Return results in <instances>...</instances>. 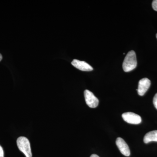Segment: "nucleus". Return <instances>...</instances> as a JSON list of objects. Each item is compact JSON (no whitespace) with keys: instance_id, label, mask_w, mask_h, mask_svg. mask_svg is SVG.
I'll use <instances>...</instances> for the list:
<instances>
[{"instance_id":"2","label":"nucleus","mask_w":157,"mask_h":157,"mask_svg":"<svg viewBox=\"0 0 157 157\" xmlns=\"http://www.w3.org/2000/svg\"><path fill=\"white\" fill-rule=\"evenodd\" d=\"M17 147L26 157H32L30 144L29 139L25 137H20L17 140Z\"/></svg>"},{"instance_id":"12","label":"nucleus","mask_w":157,"mask_h":157,"mask_svg":"<svg viewBox=\"0 0 157 157\" xmlns=\"http://www.w3.org/2000/svg\"><path fill=\"white\" fill-rule=\"evenodd\" d=\"M90 157H100L99 156H98V155L96 154H93L92 155H91L90 156Z\"/></svg>"},{"instance_id":"5","label":"nucleus","mask_w":157,"mask_h":157,"mask_svg":"<svg viewBox=\"0 0 157 157\" xmlns=\"http://www.w3.org/2000/svg\"><path fill=\"white\" fill-rule=\"evenodd\" d=\"M116 143L120 151L123 155L127 157L130 155L131 152L128 145L123 138L118 137L116 141Z\"/></svg>"},{"instance_id":"6","label":"nucleus","mask_w":157,"mask_h":157,"mask_svg":"<svg viewBox=\"0 0 157 157\" xmlns=\"http://www.w3.org/2000/svg\"><path fill=\"white\" fill-rule=\"evenodd\" d=\"M151 86V81L147 78L140 79L138 83L137 93L139 95L143 96Z\"/></svg>"},{"instance_id":"14","label":"nucleus","mask_w":157,"mask_h":157,"mask_svg":"<svg viewBox=\"0 0 157 157\" xmlns=\"http://www.w3.org/2000/svg\"><path fill=\"white\" fill-rule=\"evenodd\" d=\"M156 38H157V33L156 34Z\"/></svg>"},{"instance_id":"11","label":"nucleus","mask_w":157,"mask_h":157,"mask_svg":"<svg viewBox=\"0 0 157 157\" xmlns=\"http://www.w3.org/2000/svg\"><path fill=\"white\" fill-rule=\"evenodd\" d=\"M4 157V151H3V149L2 147L0 145V157Z\"/></svg>"},{"instance_id":"9","label":"nucleus","mask_w":157,"mask_h":157,"mask_svg":"<svg viewBox=\"0 0 157 157\" xmlns=\"http://www.w3.org/2000/svg\"><path fill=\"white\" fill-rule=\"evenodd\" d=\"M152 7L155 11H157V0H154L152 3Z\"/></svg>"},{"instance_id":"8","label":"nucleus","mask_w":157,"mask_h":157,"mask_svg":"<svg viewBox=\"0 0 157 157\" xmlns=\"http://www.w3.org/2000/svg\"><path fill=\"white\" fill-rule=\"evenodd\" d=\"M152 141L157 142V130L151 131L147 133L144 138V142L147 144Z\"/></svg>"},{"instance_id":"1","label":"nucleus","mask_w":157,"mask_h":157,"mask_svg":"<svg viewBox=\"0 0 157 157\" xmlns=\"http://www.w3.org/2000/svg\"><path fill=\"white\" fill-rule=\"evenodd\" d=\"M136 53L134 51L129 52L123 63V69L125 72H130L137 67Z\"/></svg>"},{"instance_id":"3","label":"nucleus","mask_w":157,"mask_h":157,"mask_svg":"<svg viewBox=\"0 0 157 157\" xmlns=\"http://www.w3.org/2000/svg\"><path fill=\"white\" fill-rule=\"evenodd\" d=\"M85 99L88 106L90 108H96L99 104V100L92 92L89 90H85L84 92Z\"/></svg>"},{"instance_id":"4","label":"nucleus","mask_w":157,"mask_h":157,"mask_svg":"<svg viewBox=\"0 0 157 157\" xmlns=\"http://www.w3.org/2000/svg\"><path fill=\"white\" fill-rule=\"evenodd\" d=\"M125 121L130 124H138L141 122V118L140 116L133 112H126L122 115Z\"/></svg>"},{"instance_id":"13","label":"nucleus","mask_w":157,"mask_h":157,"mask_svg":"<svg viewBox=\"0 0 157 157\" xmlns=\"http://www.w3.org/2000/svg\"><path fill=\"white\" fill-rule=\"evenodd\" d=\"M2 59V54H0V62L1 61Z\"/></svg>"},{"instance_id":"7","label":"nucleus","mask_w":157,"mask_h":157,"mask_svg":"<svg viewBox=\"0 0 157 157\" xmlns=\"http://www.w3.org/2000/svg\"><path fill=\"white\" fill-rule=\"evenodd\" d=\"M71 64L74 67L81 71H90L93 70L92 67L84 61L74 59L71 63Z\"/></svg>"},{"instance_id":"10","label":"nucleus","mask_w":157,"mask_h":157,"mask_svg":"<svg viewBox=\"0 0 157 157\" xmlns=\"http://www.w3.org/2000/svg\"><path fill=\"white\" fill-rule=\"evenodd\" d=\"M153 104L156 109H157V93L155 95L153 98Z\"/></svg>"}]
</instances>
